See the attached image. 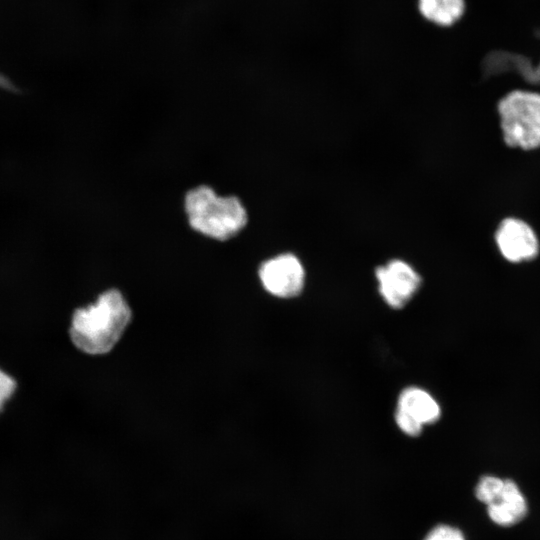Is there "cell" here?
<instances>
[{
    "label": "cell",
    "mask_w": 540,
    "mask_h": 540,
    "mask_svg": "<svg viewBox=\"0 0 540 540\" xmlns=\"http://www.w3.org/2000/svg\"><path fill=\"white\" fill-rule=\"evenodd\" d=\"M495 240L503 257L511 262L530 260L539 251V242L533 229L519 219L503 220L497 229Z\"/></svg>",
    "instance_id": "obj_7"
},
{
    "label": "cell",
    "mask_w": 540,
    "mask_h": 540,
    "mask_svg": "<svg viewBox=\"0 0 540 540\" xmlns=\"http://www.w3.org/2000/svg\"><path fill=\"white\" fill-rule=\"evenodd\" d=\"M497 501L504 503L513 513L517 522L527 513V503L517 484L512 480H504V485Z\"/></svg>",
    "instance_id": "obj_9"
},
{
    "label": "cell",
    "mask_w": 540,
    "mask_h": 540,
    "mask_svg": "<svg viewBox=\"0 0 540 540\" xmlns=\"http://www.w3.org/2000/svg\"><path fill=\"white\" fill-rule=\"evenodd\" d=\"M498 110L503 137L509 146H540V94L513 91L500 100Z\"/></svg>",
    "instance_id": "obj_3"
},
{
    "label": "cell",
    "mask_w": 540,
    "mask_h": 540,
    "mask_svg": "<svg viewBox=\"0 0 540 540\" xmlns=\"http://www.w3.org/2000/svg\"><path fill=\"white\" fill-rule=\"evenodd\" d=\"M503 485L504 480L498 477L484 476L476 486L475 495L479 501L488 506L499 499Z\"/></svg>",
    "instance_id": "obj_10"
},
{
    "label": "cell",
    "mask_w": 540,
    "mask_h": 540,
    "mask_svg": "<svg viewBox=\"0 0 540 540\" xmlns=\"http://www.w3.org/2000/svg\"><path fill=\"white\" fill-rule=\"evenodd\" d=\"M440 413L438 403L428 392L410 387L399 396L395 419L404 433L417 436L423 425L436 422Z\"/></svg>",
    "instance_id": "obj_5"
},
{
    "label": "cell",
    "mask_w": 540,
    "mask_h": 540,
    "mask_svg": "<svg viewBox=\"0 0 540 540\" xmlns=\"http://www.w3.org/2000/svg\"><path fill=\"white\" fill-rule=\"evenodd\" d=\"M17 389L16 380L0 368V413Z\"/></svg>",
    "instance_id": "obj_12"
},
{
    "label": "cell",
    "mask_w": 540,
    "mask_h": 540,
    "mask_svg": "<svg viewBox=\"0 0 540 540\" xmlns=\"http://www.w3.org/2000/svg\"><path fill=\"white\" fill-rule=\"evenodd\" d=\"M181 207L193 232L218 242L235 238L249 222L248 210L239 196L220 193L208 183L187 189Z\"/></svg>",
    "instance_id": "obj_1"
},
{
    "label": "cell",
    "mask_w": 540,
    "mask_h": 540,
    "mask_svg": "<svg viewBox=\"0 0 540 540\" xmlns=\"http://www.w3.org/2000/svg\"><path fill=\"white\" fill-rule=\"evenodd\" d=\"M259 277L269 293L280 298H290L301 292L305 272L295 255L283 253L263 262L259 269Z\"/></svg>",
    "instance_id": "obj_4"
},
{
    "label": "cell",
    "mask_w": 540,
    "mask_h": 540,
    "mask_svg": "<svg viewBox=\"0 0 540 540\" xmlns=\"http://www.w3.org/2000/svg\"><path fill=\"white\" fill-rule=\"evenodd\" d=\"M425 540H465V538L460 530L440 525L431 530Z\"/></svg>",
    "instance_id": "obj_13"
},
{
    "label": "cell",
    "mask_w": 540,
    "mask_h": 540,
    "mask_svg": "<svg viewBox=\"0 0 540 540\" xmlns=\"http://www.w3.org/2000/svg\"><path fill=\"white\" fill-rule=\"evenodd\" d=\"M488 515L498 525L510 526L517 523L516 518L504 503L496 501L488 505Z\"/></svg>",
    "instance_id": "obj_11"
},
{
    "label": "cell",
    "mask_w": 540,
    "mask_h": 540,
    "mask_svg": "<svg viewBox=\"0 0 540 540\" xmlns=\"http://www.w3.org/2000/svg\"><path fill=\"white\" fill-rule=\"evenodd\" d=\"M379 291L393 308L403 307L418 290L421 278L405 261L394 259L376 269Z\"/></svg>",
    "instance_id": "obj_6"
},
{
    "label": "cell",
    "mask_w": 540,
    "mask_h": 540,
    "mask_svg": "<svg viewBox=\"0 0 540 540\" xmlns=\"http://www.w3.org/2000/svg\"><path fill=\"white\" fill-rule=\"evenodd\" d=\"M417 9L426 21L440 27H450L464 14L465 1L417 0Z\"/></svg>",
    "instance_id": "obj_8"
},
{
    "label": "cell",
    "mask_w": 540,
    "mask_h": 540,
    "mask_svg": "<svg viewBox=\"0 0 540 540\" xmlns=\"http://www.w3.org/2000/svg\"><path fill=\"white\" fill-rule=\"evenodd\" d=\"M130 320L131 310L122 294L108 290L96 303L74 312L70 338L82 352L105 354L119 341Z\"/></svg>",
    "instance_id": "obj_2"
},
{
    "label": "cell",
    "mask_w": 540,
    "mask_h": 540,
    "mask_svg": "<svg viewBox=\"0 0 540 540\" xmlns=\"http://www.w3.org/2000/svg\"><path fill=\"white\" fill-rule=\"evenodd\" d=\"M0 88L7 91H12V92L17 90L14 84L1 73H0Z\"/></svg>",
    "instance_id": "obj_14"
}]
</instances>
